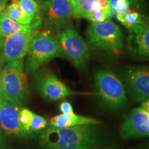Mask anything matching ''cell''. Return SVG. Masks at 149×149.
Returning a JSON list of instances; mask_svg holds the SVG:
<instances>
[{
    "label": "cell",
    "instance_id": "14",
    "mask_svg": "<svg viewBox=\"0 0 149 149\" xmlns=\"http://www.w3.org/2000/svg\"><path fill=\"white\" fill-rule=\"evenodd\" d=\"M101 124L100 121L91 117L81 116V115L72 114H61L55 115L50 120V125L55 128H68L72 126L93 124L99 125Z\"/></svg>",
    "mask_w": 149,
    "mask_h": 149
},
{
    "label": "cell",
    "instance_id": "19",
    "mask_svg": "<svg viewBox=\"0 0 149 149\" xmlns=\"http://www.w3.org/2000/svg\"><path fill=\"white\" fill-rule=\"evenodd\" d=\"M112 15L123 13L132 10L136 3V0H109Z\"/></svg>",
    "mask_w": 149,
    "mask_h": 149
},
{
    "label": "cell",
    "instance_id": "11",
    "mask_svg": "<svg viewBox=\"0 0 149 149\" xmlns=\"http://www.w3.org/2000/svg\"><path fill=\"white\" fill-rule=\"evenodd\" d=\"M127 47L134 58L149 60V18L144 17L140 25L129 31Z\"/></svg>",
    "mask_w": 149,
    "mask_h": 149
},
{
    "label": "cell",
    "instance_id": "12",
    "mask_svg": "<svg viewBox=\"0 0 149 149\" xmlns=\"http://www.w3.org/2000/svg\"><path fill=\"white\" fill-rule=\"evenodd\" d=\"M19 112L18 105L0 96V126L7 135L24 137L30 134L26 132L20 124Z\"/></svg>",
    "mask_w": 149,
    "mask_h": 149
},
{
    "label": "cell",
    "instance_id": "23",
    "mask_svg": "<svg viewBox=\"0 0 149 149\" xmlns=\"http://www.w3.org/2000/svg\"><path fill=\"white\" fill-rule=\"evenodd\" d=\"M47 126V122L40 115L33 114L31 124V132L38 131L45 128Z\"/></svg>",
    "mask_w": 149,
    "mask_h": 149
},
{
    "label": "cell",
    "instance_id": "13",
    "mask_svg": "<svg viewBox=\"0 0 149 149\" xmlns=\"http://www.w3.org/2000/svg\"><path fill=\"white\" fill-rule=\"evenodd\" d=\"M40 94L48 101H57L73 94L64 82L51 72H44L37 77Z\"/></svg>",
    "mask_w": 149,
    "mask_h": 149
},
{
    "label": "cell",
    "instance_id": "7",
    "mask_svg": "<svg viewBox=\"0 0 149 149\" xmlns=\"http://www.w3.org/2000/svg\"><path fill=\"white\" fill-rule=\"evenodd\" d=\"M41 17L46 31L49 32L61 29L74 17L69 0H46L40 5Z\"/></svg>",
    "mask_w": 149,
    "mask_h": 149
},
{
    "label": "cell",
    "instance_id": "17",
    "mask_svg": "<svg viewBox=\"0 0 149 149\" xmlns=\"http://www.w3.org/2000/svg\"><path fill=\"white\" fill-rule=\"evenodd\" d=\"M117 19L123 25L130 31L142 23L144 16H142L138 13L130 10L123 13L116 15Z\"/></svg>",
    "mask_w": 149,
    "mask_h": 149
},
{
    "label": "cell",
    "instance_id": "25",
    "mask_svg": "<svg viewBox=\"0 0 149 149\" xmlns=\"http://www.w3.org/2000/svg\"><path fill=\"white\" fill-rule=\"evenodd\" d=\"M76 149H113L111 147H107V146H102L101 145L99 146H84L81 148H78Z\"/></svg>",
    "mask_w": 149,
    "mask_h": 149
},
{
    "label": "cell",
    "instance_id": "18",
    "mask_svg": "<svg viewBox=\"0 0 149 149\" xmlns=\"http://www.w3.org/2000/svg\"><path fill=\"white\" fill-rule=\"evenodd\" d=\"M71 3L74 11V17H88L89 12L92 10L93 4L95 0H69Z\"/></svg>",
    "mask_w": 149,
    "mask_h": 149
},
{
    "label": "cell",
    "instance_id": "29",
    "mask_svg": "<svg viewBox=\"0 0 149 149\" xmlns=\"http://www.w3.org/2000/svg\"><path fill=\"white\" fill-rule=\"evenodd\" d=\"M3 37L0 35V54L3 51Z\"/></svg>",
    "mask_w": 149,
    "mask_h": 149
},
{
    "label": "cell",
    "instance_id": "6",
    "mask_svg": "<svg viewBox=\"0 0 149 149\" xmlns=\"http://www.w3.org/2000/svg\"><path fill=\"white\" fill-rule=\"evenodd\" d=\"M65 55L79 69L86 67L89 58V49L74 27L71 24L66 25L59 38Z\"/></svg>",
    "mask_w": 149,
    "mask_h": 149
},
{
    "label": "cell",
    "instance_id": "4",
    "mask_svg": "<svg viewBox=\"0 0 149 149\" xmlns=\"http://www.w3.org/2000/svg\"><path fill=\"white\" fill-rule=\"evenodd\" d=\"M94 79L98 95L106 107L117 111L127 105L125 87L114 72L100 69L95 73Z\"/></svg>",
    "mask_w": 149,
    "mask_h": 149
},
{
    "label": "cell",
    "instance_id": "21",
    "mask_svg": "<svg viewBox=\"0 0 149 149\" xmlns=\"http://www.w3.org/2000/svg\"><path fill=\"white\" fill-rule=\"evenodd\" d=\"M112 13L109 8H101L91 10L88 15L87 19L92 22V23H99L109 19L111 17Z\"/></svg>",
    "mask_w": 149,
    "mask_h": 149
},
{
    "label": "cell",
    "instance_id": "26",
    "mask_svg": "<svg viewBox=\"0 0 149 149\" xmlns=\"http://www.w3.org/2000/svg\"><path fill=\"white\" fill-rule=\"evenodd\" d=\"M9 0H0V15L5 11L6 6Z\"/></svg>",
    "mask_w": 149,
    "mask_h": 149
},
{
    "label": "cell",
    "instance_id": "16",
    "mask_svg": "<svg viewBox=\"0 0 149 149\" xmlns=\"http://www.w3.org/2000/svg\"><path fill=\"white\" fill-rule=\"evenodd\" d=\"M5 13L9 17L22 25H33L35 19L28 16L22 10L17 2L13 1L9 4L5 9ZM35 27V26H34ZM36 29V28H35Z\"/></svg>",
    "mask_w": 149,
    "mask_h": 149
},
{
    "label": "cell",
    "instance_id": "9",
    "mask_svg": "<svg viewBox=\"0 0 149 149\" xmlns=\"http://www.w3.org/2000/svg\"><path fill=\"white\" fill-rule=\"evenodd\" d=\"M120 136L124 139L149 137V112L136 108L124 118L120 128Z\"/></svg>",
    "mask_w": 149,
    "mask_h": 149
},
{
    "label": "cell",
    "instance_id": "3",
    "mask_svg": "<svg viewBox=\"0 0 149 149\" xmlns=\"http://www.w3.org/2000/svg\"><path fill=\"white\" fill-rule=\"evenodd\" d=\"M28 94L26 75L21 60L9 62L0 72V96L19 105Z\"/></svg>",
    "mask_w": 149,
    "mask_h": 149
},
{
    "label": "cell",
    "instance_id": "30",
    "mask_svg": "<svg viewBox=\"0 0 149 149\" xmlns=\"http://www.w3.org/2000/svg\"><path fill=\"white\" fill-rule=\"evenodd\" d=\"M35 1H36L37 2L39 3V5H40H40L42 4V3H44V1H46V0H35Z\"/></svg>",
    "mask_w": 149,
    "mask_h": 149
},
{
    "label": "cell",
    "instance_id": "24",
    "mask_svg": "<svg viewBox=\"0 0 149 149\" xmlns=\"http://www.w3.org/2000/svg\"><path fill=\"white\" fill-rule=\"evenodd\" d=\"M59 109L63 114H72L74 113L72 105L68 102H63L59 105Z\"/></svg>",
    "mask_w": 149,
    "mask_h": 149
},
{
    "label": "cell",
    "instance_id": "31",
    "mask_svg": "<svg viewBox=\"0 0 149 149\" xmlns=\"http://www.w3.org/2000/svg\"><path fill=\"white\" fill-rule=\"evenodd\" d=\"M148 146H149V144H148Z\"/></svg>",
    "mask_w": 149,
    "mask_h": 149
},
{
    "label": "cell",
    "instance_id": "32",
    "mask_svg": "<svg viewBox=\"0 0 149 149\" xmlns=\"http://www.w3.org/2000/svg\"></svg>",
    "mask_w": 149,
    "mask_h": 149
},
{
    "label": "cell",
    "instance_id": "2",
    "mask_svg": "<svg viewBox=\"0 0 149 149\" xmlns=\"http://www.w3.org/2000/svg\"><path fill=\"white\" fill-rule=\"evenodd\" d=\"M89 45L97 49L119 55L124 50V35L122 30L111 19L92 23L86 30Z\"/></svg>",
    "mask_w": 149,
    "mask_h": 149
},
{
    "label": "cell",
    "instance_id": "15",
    "mask_svg": "<svg viewBox=\"0 0 149 149\" xmlns=\"http://www.w3.org/2000/svg\"><path fill=\"white\" fill-rule=\"evenodd\" d=\"M33 25H22L10 19L4 12L0 15V35L3 38L15 33L36 31Z\"/></svg>",
    "mask_w": 149,
    "mask_h": 149
},
{
    "label": "cell",
    "instance_id": "28",
    "mask_svg": "<svg viewBox=\"0 0 149 149\" xmlns=\"http://www.w3.org/2000/svg\"><path fill=\"white\" fill-rule=\"evenodd\" d=\"M0 149H5V142L1 133H0Z\"/></svg>",
    "mask_w": 149,
    "mask_h": 149
},
{
    "label": "cell",
    "instance_id": "5",
    "mask_svg": "<svg viewBox=\"0 0 149 149\" xmlns=\"http://www.w3.org/2000/svg\"><path fill=\"white\" fill-rule=\"evenodd\" d=\"M27 53V70L31 72L54 57L66 56L59 39L47 31L33 35Z\"/></svg>",
    "mask_w": 149,
    "mask_h": 149
},
{
    "label": "cell",
    "instance_id": "20",
    "mask_svg": "<svg viewBox=\"0 0 149 149\" xmlns=\"http://www.w3.org/2000/svg\"><path fill=\"white\" fill-rule=\"evenodd\" d=\"M30 17L35 19L40 16V5L35 0H17L16 1Z\"/></svg>",
    "mask_w": 149,
    "mask_h": 149
},
{
    "label": "cell",
    "instance_id": "22",
    "mask_svg": "<svg viewBox=\"0 0 149 149\" xmlns=\"http://www.w3.org/2000/svg\"><path fill=\"white\" fill-rule=\"evenodd\" d=\"M33 114L34 113H33V112L30 110L24 109L20 111L19 115V120L22 127L29 133H31V124Z\"/></svg>",
    "mask_w": 149,
    "mask_h": 149
},
{
    "label": "cell",
    "instance_id": "8",
    "mask_svg": "<svg viewBox=\"0 0 149 149\" xmlns=\"http://www.w3.org/2000/svg\"><path fill=\"white\" fill-rule=\"evenodd\" d=\"M123 79L135 102L149 99V66H129L123 72Z\"/></svg>",
    "mask_w": 149,
    "mask_h": 149
},
{
    "label": "cell",
    "instance_id": "27",
    "mask_svg": "<svg viewBox=\"0 0 149 149\" xmlns=\"http://www.w3.org/2000/svg\"><path fill=\"white\" fill-rule=\"evenodd\" d=\"M141 108H142L143 109H144L145 111L149 112V99L141 102Z\"/></svg>",
    "mask_w": 149,
    "mask_h": 149
},
{
    "label": "cell",
    "instance_id": "10",
    "mask_svg": "<svg viewBox=\"0 0 149 149\" xmlns=\"http://www.w3.org/2000/svg\"><path fill=\"white\" fill-rule=\"evenodd\" d=\"M35 31L15 33L5 37L2 55L5 61L21 60L29 51L30 44Z\"/></svg>",
    "mask_w": 149,
    "mask_h": 149
},
{
    "label": "cell",
    "instance_id": "1",
    "mask_svg": "<svg viewBox=\"0 0 149 149\" xmlns=\"http://www.w3.org/2000/svg\"><path fill=\"white\" fill-rule=\"evenodd\" d=\"M97 125L84 124L68 128L50 126L43 133L40 144L44 149H76L101 145Z\"/></svg>",
    "mask_w": 149,
    "mask_h": 149
}]
</instances>
